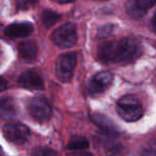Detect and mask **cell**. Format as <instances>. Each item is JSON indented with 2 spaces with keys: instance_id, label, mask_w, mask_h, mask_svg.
Here are the masks:
<instances>
[{
  "instance_id": "cell-1",
  "label": "cell",
  "mask_w": 156,
  "mask_h": 156,
  "mask_svg": "<svg viewBox=\"0 0 156 156\" xmlns=\"http://www.w3.org/2000/svg\"><path fill=\"white\" fill-rule=\"evenodd\" d=\"M142 47L138 40L124 37L118 41H111L98 48V58L104 62L130 63L139 58Z\"/></svg>"
},
{
  "instance_id": "cell-2",
  "label": "cell",
  "mask_w": 156,
  "mask_h": 156,
  "mask_svg": "<svg viewBox=\"0 0 156 156\" xmlns=\"http://www.w3.org/2000/svg\"><path fill=\"white\" fill-rule=\"evenodd\" d=\"M117 110L120 117L128 122H135L143 115V107L138 98L133 95H124L118 101Z\"/></svg>"
},
{
  "instance_id": "cell-3",
  "label": "cell",
  "mask_w": 156,
  "mask_h": 156,
  "mask_svg": "<svg viewBox=\"0 0 156 156\" xmlns=\"http://www.w3.org/2000/svg\"><path fill=\"white\" fill-rule=\"evenodd\" d=\"M51 41L60 48H69L77 42V31L73 24H64L57 28L51 34Z\"/></svg>"
},
{
  "instance_id": "cell-4",
  "label": "cell",
  "mask_w": 156,
  "mask_h": 156,
  "mask_svg": "<svg viewBox=\"0 0 156 156\" xmlns=\"http://www.w3.org/2000/svg\"><path fill=\"white\" fill-rule=\"evenodd\" d=\"M77 62L75 52H67L59 57L56 64V75L61 81H69L73 77Z\"/></svg>"
},
{
  "instance_id": "cell-5",
  "label": "cell",
  "mask_w": 156,
  "mask_h": 156,
  "mask_svg": "<svg viewBox=\"0 0 156 156\" xmlns=\"http://www.w3.org/2000/svg\"><path fill=\"white\" fill-rule=\"evenodd\" d=\"M28 111L39 122H46L51 117V107L44 98H34L29 101Z\"/></svg>"
},
{
  "instance_id": "cell-6",
  "label": "cell",
  "mask_w": 156,
  "mask_h": 156,
  "mask_svg": "<svg viewBox=\"0 0 156 156\" xmlns=\"http://www.w3.org/2000/svg\"><path fill=\"white\" fill-rule=\"evenodd\" d=\"M2 130L8 141L15 144H23L30 136L29 128L20 123H8L3 126Z\"/></svg>"
},
{
  "instance_id": "cell-7",
  "label": "cell",
  "mask_w": 156,
  "mask_h": 156,
  "mask_svg": "<svg viewBox=\"0 0 156 156\" xmlns=\"http://www.w3.org/2000/svg\"><path fill=\"white\" fill-rule=\"evenodd\" d=\"M113 79L112 73L108 71L100 72L95 74L88 83V91L91 94H98L104 92L111 85Z\"/></svg>"
},
{
  "instance_id": "cell-8",
  "label": "cell",
  "mask_w": 156,
  "mask_h": 156,
  "mask_svg": "<svg viewBox=\"0 0 156 156\" xmlns=\"http://www.w3.org/2000/svg\"><path fill=\"white\" fill-rule=\"evenodd\" d=\"M154 5H156V0H127L125 7L126 12L130 17L139 20Z\"/></svg>"
},
{
  "instance_id": "cell-9",
  "label": "cell",
  "mask_w": 156,
  "mask_h": 156,
  "mask_svg": "<svg viewBox=\"0 0 156 156\" xmlns=\"http://www.w3.org/2000/svg\"><path fill=\"white\" fill-rule=\"evenodd\" d=\"M18 85L26 89L41 90L43 89L44 83L39 73L33 69H28L20 74V76L18 77Z\"/></svg>"
},
{
  "instance_id": "cell-10",
  "label": "cell",
  "mask_w": 156,
  "mask_h": 156,
  "mask_svg": "<svg viewBox=\"0 0 156 156\" xmlns=\"http://www.w3.org/2000/svg\"><path fill=\"white\" fill-rule=\"evenodd\" d=\"M33 31V27L29 23H16L8 26L5 30V34L11 39L17 37H26L30 35Z\"/></svg>"
},
{
  "instance_id": "cell-11",
  "label": "cell",
  "mask_w": 156,
  "mask_h": 156,
  "mask_svg": "<svg viewBox=\"0 0 156 156\" xmlns=\"http://www.w3.org/2000/svg\"><path fill=\"white\" fill-rule=\"evenodd\" d=\"M18 50H20V54L22 56V58L25 59L26 61H28V62L33 61L37 58V44L33 41L22 42L20 44V46H18Z\"/></svg>"
},
{
  "instance_id": "cell-12",
  "label": "cell",
  "mask_w": 156,
  "mask_h": 156,
  "mask_svg": "<svg viewBox=\"0 0 156 156\" xmlns=\"http://www.w3.org/2000/svg\"><path fill=\"white\" fill-rule=\"evenodd\" d=\"M91 119H92V121H93V123L102 129V132L117 133L115 126L113 125L112 121H110V120H109L108 118L105 117V115L95 113V115H92Z\"/></svg>"
},
{
  "instance_id": "cell-13",
  "label": "cell",
  "mask_w": 156,
  "mask_h": 156,
  "mask_svg": "<svg viewBox=\"0 0 156 156\" xmlns=\"http://www.w3.org/2000/svg\"><path fill=\"white\" fill-rule=\"evenodd\" d=\"M16 109L15 105L10 98H2L1 100V117L3 119H11L15 115Z\"/></svg>"
},
{
  "instance_id": "cell-14",
  "label": "cell",
  "mask_w": 156,
  "mask_h": 156,
  "mask_svg": "<svg viewBox=\"0 0 156 156\" xmlns=\"http://www.w3.org/2000/svg\"><path fill=\"white\" fill-rule=\"evenodd\" d=\"M60 18V15L58 13H56L52 10H45L42 13V24L46 27V28H50L52 27L58 20Z\"/></svg>"
},
{
  "instance_id": "cell-15",
  "label": "cell",
  "mask_w": 156,
  "mask_h": 156,
  "mask_svg": "<svg viewBox=\"0 0 156 156\" xmlns=\"http://www.w3.org/2000/svg\"><path fill=\"white\" fill-rule=\"evenodd\" d=\"M89 147V142L85 137H74L71 139L69 143L67 144V149L69 150H86Z\"/></svg>"
},
{
  "instance_id": "cell-16",
  "label": "cell",
  "mask_w": 156,
  "mask_h": 156,
  "mask_svg": "<svg viewBox=\"0 0 156 156\" xmlns=\"http://www.w3.org/2000/svg\"><path fill=\"white\" fill-rule=\"evenodd\" d=\"M113 26L111 25H107V26H104L98 30V37H107L109 35L112 34L113 32Z\"/></svg>"
},
{
  "instance_id": "cell-17",
  "label": "cell",
  "mask_w": 156,
  "mask_h": 156,
  "mask_svg": "<svg viewBox=\"0 0 156 156\" xmlns=\"http://www.w3.org/2000/svg\"><path fill=\"white\" fill-rule=\"evenodd\" d=\"M33 154H35V155H54L56 153L51 150L47 149V147H39L33 152Z\"/></svg>"
},
{
  "instance_id": "cell-18",
  "label": "cell",
  "mask_w": 156,
  "mask_h": 156,
  "mask_svg": "<svg viewBox=\"0 0 156 156\" xmlns=\"http://www.w3.org/2000/svg\"><path fill=\"white\" fill-rule=\"evenodd\" d=\"M54 1H56V2H58V3H69V2L75 1V0H54Z\"/></svg>"
},
{
  "instance_id": "cell-19",
  "label": "cell",
  "mask_w": 156,
  "mask_h": 156,
  "mask_svg": "<svg viewBox=\"0 0 156 156\" xmlns=\"http://www.w3.org/2000/svg\"><path fill=\"white\" fill-rule=\"evenodd\" d=\"M152 27H153L154 31L156 32V14L153 16V20H152Z\"/></svg>"
}]
</instances>
